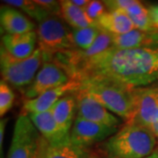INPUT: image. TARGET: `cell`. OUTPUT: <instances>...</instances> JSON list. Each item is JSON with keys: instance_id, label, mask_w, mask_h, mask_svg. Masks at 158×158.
Wrapping results in <instances>:
<instances>
[{"instance_id": "obj_1", "label": "cell", "mask_w": 158, "mask_h": 158, "mask_svg": "<svg viewBox=\"0 0 158 158\" xmlns=\"http://www.w3.org/2000/svg\"><path fill=\"white\" fill-rule=\"evenodd\" d=\"M106 79L132 89L158 81V48L108 49L91 57L74 74L71 80Z\"/></svg>"}, {"instance_id": "obj_2", "label": "cell", "mask_w": 158, "mask_h": 158, "mask_svg": "<svg viewBox=\"0 0 158 158\" xmlns=\"http://www.w3.org/2000/svg\"><path fill=\"white\" fill-rule=\"evenodd\" d=\"M77 92L98 102L126 123L132 121L134 118L136 88L132 89L106 79H87L81 82V87Z\"/></svg>"}, {"instance_id": "obj_3", "label": "cell", "mask_w": 158, "mask_h": 158, "mask_svg": "<svg viewBox=\"0 0 158 158\" xmlns=\"http://www.w3.org/2000/svg\"><path fill=\"white\" fill-rule=\"evenodd\" d=\"M157 139L153 132L135 122H127L105 141L111 158H146L155 152Z\"/></svg>"}, {"instance_id": "obj_4", "label": "cell", "mask_w": 158, "mask_h": 158, "mask_svg": "<svg viewBox=\"0 0 158 158\" xmlns=\"http://www.w3.org/2000/svg\"><path fill=\"white\" fill-rule=\"evenodd\" d=\"M49 146L28 115L17 118L7 158H46Z\"/></svg>"}, {"instance_id": "obj_5", "label": "cell", "mask_w": 158, "mask_h": 158, "mask_svg": "<svg viewBox=\"0 0 158 158\" xmlns=\"http://www.w3.org/2000/svg\"><path fill=\"white\" fill-rule=\"evenodd\" d=\"M43 62V53L39 48H36L31 56L19 59L10 55L1 46L0 66L2 80L21 91L32 84Z\"/></svg>"}, {"instance_id": "obj_6", "label": "cell", "mask_w": 158, "mask_h": 158, "mask_svg": "<svg viewBox=\"0 0 158 158\" xmlns=\"http://www.w3.org/2000/svg\"><path fill=\"white\" fill-rule=\"evenodd\" d=\"M39 48L42 51L44 62H49L58 53L76 49L72 32L60 16L50 15L39 23L37 28Z\"/></svg>"}, {"instance_id": "obj_7", "label": "cell", "mask_w": 158, "mask_h": 158, "mask_svg": "<svg viewBox=\"0 0 158 158\" xmlns=\"http://www.w3.org/2000/svg\"><path fill=\"white\" fill-rule=\"evenodd\" d=\"M70 79L66 72L54 62H43L32 84L22 90L25 100L33 99L44 92L67 84Z\"/></svg>"}, {"instance_id": "obj_8", "label": "cell", "mask_w": 158, "mask_h": 158, "mask_svg": "<svg viewBox=\"0 0 158 158\" xmlns=\"http://www.w3.org/2000/svg\"><path fill=\"white\" fill-rule=\"evenodd\" d=\"M118 130V127L94 123L76 117L69 135L73 143L89 148L94 144L106 141Z\"/></svg>"}, {"instance_id": "obj_9", "label": "cell", "mask_w": 158, "mask_h": 158, "mask_svg": "<svg viewBox=\"0 0 158 158\" xmlns=\"http://www.w3.org/2000/svg\"><path fill=\"white\" fill-rule=\"evenodd\" d=\"M158 119V85L136 88V105L132 121L152 131Z\"/></svg>"}, {"instance_id": "obj_10", "label": "cell", "mask_w": 158, "mask_h": 158, "mask_svg": "<svg viewBox=\"0 0 158 158\" xmlns=\"http://www.w3.org/2000/svg\"><path fill=\"white\" fill-rule=\"evenodd\" d=\"M77 98V117L94 123L118 127L122 120L110 113L96 100L78 92L73 93Z\"/></svg>"}, {"instance_id": "obj_11", "label": "cell", "mask_w": 158, "mask_h": 158, "mask_svg": "<svg viewBox=\"0 0 158 158\" xmlns=\"http://www.w3.org/2000/svg\"><path fill=\"white\" fill-rule=\"evenodd\" d=\"M81 87V83L75 80H69L67 84L57 87L56 89L48 90L33 99L25 100L23 104L22 114L40 113L48 112L54 107V106L62 98L77 92Z\"/></svg>"}, {"instance_id": "obj_12", "label": "cell", "mask_w": 158, "mask_h": 158, "mask_svg": "<svg viewBox=\"0 0 158 158\" xmlns=\"http://www.w3.org/2000/svg\"><path fill=\"white\" fill-rule=\"evenodd\" d=\"M36 31L20 34H7L2 37V45L10 55L19 59L31 56L37 48Z\"/></svg>"}, {"instance_id": "obj_13", "label": "cell", "mask_w": 158, "mask_h": 158, "mask_svg": "<svg viewBox=\"0 0 158 158\" xmlns=\"http://www.w3.org/2000/svg\"><path fill=\"white\" fill-rule=\"evenodd\" d=\"M112 47L117 48H158V32L135 29L127 34L112 35Z\"/></svg>"}, {"instance_id": "obj_14", "label": "cell", "mask_w": 158, "mask_h": 158, "mask_svg": "<svg viewBox=\"0 0 158 158\" xmlns=\"http://www.w3.org/2000/svg\"><path fill=\"white\" fill-rule=\"evenodd\" d=\"M0 22L2 28L7 34H20L33 32L35 28L34 23L17 8L12 6H1Z\"/></svg>"}, {"instance_id": "obj_15", "label": "cell", "mask_w": 158, "mask_h": 158, "mask_svg": "<svg viewBox=\"0 0 158 158\" xmlns=\"http://www.w3.org/2000/svg\"><path fill=\"white\" fill-rule=\"evenodd\" d=\"M27 115H28L35 127L49 144L62 141L70 134L65 133L57 124L51 110L44 113H29Z\"/></svg>"}, {"instance_id": "obj_16", "label": "cell", "mask_w": 158, "mask_h": 158, "mask_svg": "<svg viewBox=\"0 0 158 158\" xmlns=\"http://www.w3.org/2000/svg\"><path fill=\"white\" fill-rule=\"evenodd\" d=\"M97 25L101 30L112 35L127 34L136 29L129 16L124 11L118 10L106 11L97 20Z\"/></svg>"}, {"instance_id": "obj_17", "label": "cell", "mask_w": 158, "mask_h": 158, "mask_svg": "<svg viewBox=\"0 0 158 158\" xmlns=\"http://www.w3.org/2000/svg\"><path fill=\"white\" fill-rule=\"evenodd\" d=\"M77 109V98L74 94H68L62 98L51 109L57 124L65 133H70Z\"/></svg>"}, {"instance_id": "obj_18", "label": "cell", "mask_w": 158, "mask_h": 158, "mask_svg": "<svg viewBox=\"0 0 158 158\" xmlns=\"http://www.w3.org/2000/svg\"><path fill=\"white\" fill-rule=\"evenodd\" d=\"M95 156L88 148L80 147L73 143L70 135L62 141L49 144L46 158H94Z\"/></svg>"}, {"instance_id": "obj_19", "label": "cell", "mask_w": 158, "mask_h": 158, "mask_svg": "<svg viewBox=\"0 0 158 158\" xmlns=\"http://www.w3.org/2000/svg\"><path fill=\"white\" fill-rule=\"evenodd\" d=\"M60 5L61 18L73 30L87 28L97 25V22L87 16L84 9L73 4L72 0H62Z\"/></svg>"}, {"instance_id": "obj_20", "label": "cell", "mask_w": 158, "mask_h": 158, "mask_svg": "<svg viewBox=\"0 0 158 158\" xmlns=\"http://www.w3.org/2000/svg\"><path fill=\"white\" fill-rule=\"evenodd\" d=\"M3 3L6 6H12L17 9H20L25 13H27L29 17L40 23L45 19L49 17L50 14L48 11L45 10L43 7L36 4L34 1L30 0H6Z\"/></svg>"}, {"instance_id": "obj_21", "label": "cell", "mask_w": 158, "mask_h": 158, "mask_svg": "<svg viewBox=\"0 0 158 158\" xmlns=\"http://www.w3.org/2000/svg\"><path fill=\"white\" fill-rule=\"evenodd\" d=\"M105 6L107 7L108 11H124L130 18L138 17L148 13L147 7L140 1L136 0H113V1H104Z\"/></svg>"}, {"instance_id": "obj_22", "label": "cell", "mask_w": 158, "mask_h": 158, "mask_svg": "<svg viewBox=\"0 0 158 158\" xmlns=\"http://www.w3.org/2000/svg\"><path fill=\"white\" fill-rule=\"evenodd\" d=\"M101 29L99 27L96 25L93 27H90L87 28L78 29V30H71L72 32V37H73L75 45L77 48L82 49V50H87L89 49L98 36L101 33Z\"/></svg>"}, {"instance_id": "obj_23", "label": "cell", "mask_w": 158, "mask_h": 158, "mask_svg": "<svg viewBox=\"0 0 158 158\" xmlns=\"http://www.w3.org/2000/svg\"><path fill=\"white\" fill-rule=\"evenodd\" d=\"M15 94L11 90L9 84L6 81L1 80L0 82V115L4 117L8 113L14 104Z\"/></svg>"}, {"instance_id": "obj_24", "label": "cell", "mask_w": 158, "mask_h": 158, "mask_svg": "<svg viewBox=\"0 0 158 158\" xmlns=\"http://www.w3.org/2000/svg\"><path fill=\"white\" fill-rule=\"evenodd\" d=\"M84 10L87 14V16L95 22H97V20L106 11L104 2L97 1V0H92V1L90 0L89 4L85 6Z\"/></svg>"}, {"instance_id": "obj_25", "label": "cell", "mask_w": 158, "mask_h": 158, "mask_svg": "<svg viewBox=\"0 0 158 158\" xmlns=\"http://www.w3.org/2000/svg\"><path fill=\"white\" fill-rule=\"evenodd\" d=\"M36 4L43 7L52 15L61 17V5L59 1L54 0H35Z\"/></svg>"}, {"instance_id": "obj_26", "label": "cell", "mask_w": 158, "mask_h": 158, "mask_svg": "<svg viewBox=\"0 0 158 158\" xmlns=\"http://www.w3.org/2000/svg\"><path fill=\"white\" fill-rule=\"evenodd\" d=\"M148 10L153 28L158 32V5L150 6L148 8Z\"/></svg>"}, {"instance_id": "obj_27", "label": "cell", "mask_w": 158, "mask_h": 158, "mask_svg": "<svg viewBox=\"0 0 158 158\" xmlns=\"http://www.w3.org/2000/svg\"><path fill=\"white\" fill-rule=\"evenodd\" d=\"M7 121H8V118H4L1 119V122H0V147H1V150H2V146H3V140H4L5 128H6Z\"/></svg>"}, {"instance_id": "obj_28", "label": "cell", "mask_w": 158, "mask_h": 158, "mask_svg": "<svg viewBox=\"0 0 158 158\" xmlns=\"http://www.w3.org/2000/svg\"><path fill=\"white\" fill-rule=\"evenodd\" d=\"M90 0H72L73 4H75L77 6H78L82 9H85V6L89 4Z\"/></svg>"}, {"instance_id": "obj_29", "label": "cell", "mask_w": 158, "mask_h": 158, "mask_svg": "<svg viewBox=\"0 0 158 158\" xmlns=\"http://www.w3.org/2000/svg\"><path fill=\"white\" fill-rule=\"evenodd\" d=\"M152 132H153V134L155 135V136L156 137V139H157V141H158V119L156 120V122L155 123V125L153 126Z\"/></svg>"}, {"instance_id": "obj_30", "label": "cell", "mask_w": 158, "mask_h": 158, "mask_svg": "<svg viewBox=\"0 0 158 158\" xmlns=\"http://www.w3.org/2000/svg\"><path fill=\"white\" fill-rule=\"evenodd\" d=\"M146 158H158V150L157 151H155L152 155H150L149 156H148Z\"/></svg>"}, {"instance_id": "obj_31", "label": "cell", "mask_w": 158, "mask_h": 158, "mask_svg": "<svg viewBox=\"0 0 158 158\" xmlns=\"http://www.w3.org/2000/svg\"><path fill=\"white\" fill-rule=\"evenodd\" d=\"M94 158H95V157H94Z\"/></svg>"}]
</instances>
